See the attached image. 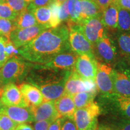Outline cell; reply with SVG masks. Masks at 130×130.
Listing matches in <instances>:
<instances>
[{
    "label": "cell",
    "instance_id": "cell-1",
    "mask_svg": "<svg viewBox=\"0 0 130 130\" xmlns=\"http://www.w3.org/2000/svg\"><path fill=\"white\" fill-rule=\"evenodd\" d=\"M17 51L24 60L37 64H45L59 54L71 51L68 25L46 29Z\"/></svg>",
    "mask_w": 130,
    "mask_h": 130
},
{
    "label": "cell",
    "instance_id": "cell-2",
    "mask_svg": "<svg viewBox=\"0 0 130 130\" xmlns=\"http://www.w3.org/2000/svg\"><path fill=\"white\" fill-rule=\"evenodd\" d=\"M30 64L24 61L22 58L13 56L0 68V81L3 86L14 83L23 79L28 72Z\"/></svg>",
    "mask_w": 130,
    "mask_h": 130
},
{
    "label": "cell",
    "instance_id": "cell-3",
    "mask_svg": "<svg viewBox=\"0 0 130 130\" xmlns=\"http://www.w3.org/2000/svg\"><path fill=\"white\" fill-rule=\"evenodd\" d=\"M101 114L100 105L95 101L76 110L74 119L77 130H98V117Z\"/></svg>",
    "mask_w": 130,
    "mask_h": 130
},
{
    "label": "cell",
    "instance_id": "cell-4",
    "mask_svg": "<svg viewBox=\"0 0 130 130\" xmlns=\"http://www.w3.org/2000/svg\"><path fill=\"white\" fill-rule=\"evenodd\" d=\"M101 106L115 118H123L130 121V96H123L113 93L101 95Z\"/></svg>",
    "mask_w": 130,
    "mask_h": 130
},
{
    "label": "cell",
    "instance_id": "cell-5",
    "mask_svg": "<svg viewBox=\"0 0 130 130\" xmlns=\"http://www.w3.org/2000/svg\"><path fill=\"white\" fill-rule=\"evenodd\" d=\"M69 43L71 51L77 55H87L95 58L93 46L87 39L81 30V26L77 24H68Z\"/></svg>",
    "mask_w": 130,
    "mask_h": 130
},
{
    "label": "cell",
    "instance_id": "cell-6",
    "mask_svg": "<svg viewBox=\"0 0 130 130\" xmlns=\"http://www.w3.org/2000/svg\"><path fill=\"white\" fill-rule=\"evenodd\" d=\"M114 66V92L123 96H130V66L122 60Z\"/></svg>",
    "mask_w": 130,
    "mask_h": 130
},
{
    "label": "cell",
    "instance_id": "cell-7",
    "mask_svg": "<svg viewBox=\"0 0 130 130\" xmlns=\"http://www.w3.org/2000/svg\"><path fill=\"white\" fill-rule=\"evenodd\" d=\"M95 58L108 66H115L117 61V50L115 42L111 38L105 35L98 41L93 46ZM100 62V63H101Z\"/></svg>",
    "mask_w": 130,
    "mask_h": 130
},
{
    "label": "cell",
    "instance_id": "cell-8",
    "mask_svg": "<svg viewBox=\"0 0 130 130\" xmlns=\"http://www.w3.org/2000/svg\"><path fill=\"white\" fill-rule=\"evenodd\" d=\"M101 14L83 21L79 24L84 36L93 46L107 35L105 27L102 22Z\"/></svg>",
    "mask_w": 130,
    "mask_h": 130
},
{
    "label": "cell",
    "instance_id": "cell-9",
    "mask_svg": "<svg viewBox=\"0 0 130 130\" xmlns=\"http://www.w3.org/2000/svg\"><path fill=\"white\" fill-rule=\"evenodd\" d=\"M95 83L97 91L101 95H108L115 93L113 88V68L97 61Z\"/></svg>",
    "mask_w": 130,
    "mask_h": 130
},
{
    "label": "cell",
    "instance_id": "cell-10",
    "mask_svg": "<svg viewBox=\"0 0 130 130\" xmlns=\"http://www.w3.org/2000/svg\"><path fill=\"white\" fill-rule=\"evenodd\" d=\"M84 92L97 93L95 81L82 78L74 69L66 81L64 93L73 96L78 93Z\"/></svg>",
    "mask_w": 130,
    "mask_h": 130
},
{
    "label": "cell",
    "instance_id": "cell-11",
    "mask_svg": "<svg viewBox=\"0 0 130 130\" xmlns=\"http://www.w3.org/2000/svg\"><path fill=\"white\" fill-rule=\"evenodd\" d=\"M49 28L46 25H36L22 29H15L10 35L9 39L16 49L25 45L35 39L41 32Z\"/></svg>",
    "mask_w": 130,
    "mask_h": 130
},
{
    "label": "cell",
    "instance_id": "cell-12",
    "mask_svg": "<svg viewBox=\"0 0 130 130\" xmlns=\"http://www.w3.org/2000/svg\"><path fill=\"white\" fill-rule=\"evenodd\" d=\"M0 101L6 106L28 107L19 87L13 83L4 85L0 89Z\"/></svg>",
    "mask_w": 130,
    "mask_h": 130
},
{
    "label": "cell",
    "instance_id": "cell-13",
    "mask_svg": "<svg viewBox=\"0 0 130 130\" xmlns=\"http://www.w3.org/2000/svg\"><path fill=\"white\" fill-rule=\"evenodd\" d=\"M74 71L82 78L95 81L97 60L87 55L78 56Z\"/></svg>",
    "mask_w": 130,
    "mask_h": 130
},
{
    "label": "cell",
    "instance_id": "cell-14",
    "mask_svg": "<svg viewBox=\"0 0 130 130\" xmlns=\"http://www.w3.org/2000/svg\"><path fill=\"white\" fill-rule=\"evenodd\" d=\"M78 56L72 51L60 53L54 57L49 62L43 64H38L40 67L60 71H72Z\"/></svg>",
    "mask_w": 130,
    "mask_h": 130
},
{
    "label": "cell",
    "instance_id": "cell-15",
    "mask_svg": "<svg viewBox=\"0 0 130 130\" xmlns=\"http://www.w3.org/2000/svg\"><path fill=\"white\" fill-rule=\"evenodd\" d=\"M0 113L6 115L18 123H29L35 122L29 107L6 106L0 101Z\"/></svg>",
    "mask_w": 130,
    "mask_h": 130
},
{
    "label": "cell",
    "instance_id": "cell-16",
    "mask_svg": "<svg viewBox=\"0 0 130 130\" xmlns=\"http://www.w3.org/2000/svg\"><path fill=\"white\" fill-rule=\"evenodd\" d=\"M33 116L35 122L42 121H54L59 118L55 102L53 101H43L37 106L29 107Z\"/></svg>",
    "mask_w": 130,
    "mask_h": 130
},
{
    "label": "cell",
    "instance_id": "cell-17",
    "mask_svg": "<svg viewBox=\"0 0 130 130\" xmlns=\"http://www.w3.org/2000/svg\"><path fill=\"white\" fill-rule=\"evenodd\" d=\"M68 78L57 82L37 86L43 96L44 101H55L64 93V86Z\"/></svg>",
    "mask_w": 130,
    "mask_h": 130
},
{
    "label": "cell",
    "instance_id": "cell-18",
    "mask_svg": "<svg viewBox=\"0 0 130 130\" xmlns=\"http://www.w3.org/2000/svg\"><path fill=\"white\" fill-rule=\"evenodd\" d=\"M19 89L28 107L40 105L44 101L40 90L31 84L23 83L19 86Z\"/></svg>",
    "mask_w": 130,
    "mask_h": 130
},
{
    "label": "cell",
    "instance_id": "cell-19",
    "mask_svg": "<svg viewBox=\"0 0 130 130\" xmlns=\"http://www.w3.org/2000/svg\"><path fill=\"white\" fill-rule=\"evenodd\" d=\"M57 111L60 118L74 119L76 107L72 96L64 93L54 101Z\"/></svg>",
    "mask_w": 130,
    "mask_h": 130
},
{
    "label": "cell",
    "instance_id": "cell-20",
    "mask_svg": "<svg viewBox=\"0 0 130 130\" xmlns=\"http://www.w3.org/2000/svg\"><path fill=\"white\" fill-rule=\"evenodd\" d=\"M102 22L105 28L115 30L118 28V7L115 3L108 6L102 11Z\"/></svg>",
    "mask_w": 130,
    "mask_h": 130
},
{
    "label": "cell",
    "instance_id": "cell-21",
    "mask_svg": "<svg viewBox=\"0 0 130 130\" xmlns=\"http://www.w3.org/2000/svg\"><path fill=\"white\" fill-rule=\"evenodd\" d=\"M81 4V22L102 14V11L94 0H79ZM81 24V23H80Z\"/></svg>",
    "mask_w": 130,
    "mask_h": 130
},
{
    "label": "cell",
    "instance_id": "cell-22",
    "mask_svg": "<svg viewBox=\"0 0 130 130\" xmlns=\"http://www.w3.org/2000/svg\"><path fill=\"white\" fill-rule=\"evenodd\" d=\"M14 23L16 29L28 28L38 24L33 13L27 9L18 14Z\"/></svg>",
    "mask_w": 130,
    "mask_h": 130
},
{
    "label": "cell",
    "instance_id": "cell-23",
    "mask_svg": "<svg viewBox=\"0 0 130 130\" xmlns=\"http://www.w3.org/2000/svg\"><path fill=\"white\" fill-rule=\"evenodd\" d=\"M118 45L122 61L130 66V35L119 34L118 37Z\"/></svg>",
    "mask_w": 130,
    "mask_h": 130
},
{
    "label": "cell",
    "instance_id": "cell-24",
    "mask_svg": "<svg viewBox=\"0 0 130 130\" xmlns=\"http://www.w3.org/2000/svg\"><path fill=\"white\" fill-rule=\"evenodd\" d=\"M68 9L69 14L68 24L81 23V4L79 0H68Z\"/></svg>",
    "mask_w": 130,
    "mask_h": 130
},
{
    "label": "cell",
    "instance_id": "cell-25",
    "mask_svg": "<svg viewBox=\"0 0 130 130\" xmlns=\"http://www.w3.org/2000/svg\"><path fill=\"white\" fill-rule=\"evenodd\" d=\"M97 93L96 92H80L72 96L76 109L83 108L94 102Z\"/></svg>",
    "mask_w": 130,
    "mask_h": 130
},
{
    "label": "cell",
    "instance_id": "cell-26",
    "mask_svg": "<svg viewBox=\"0 0 130 130\" xmlns=\"http://www.w3.org/2000/svg\"><path fill=\"white\" fill-rule=\"evenodd\" d=\"M32 12L35 14L38 24L46 25L49 28H51L50 23L51 18V12L50 6L36 8Z\"/></svg>",
    "mask_w": 130,
    "mask_h": 130
},
{
    "label": "cell",
    "instance_id": "cell-27",
    "mask_svg": "<svg viewBox=\"0 0 130 130\" xmlns=\"http://www.w3.org/2000/svg\"><path fill=\"white\" fill-rule=\"evenodd\" d=\"M118 29L121 31L130 32V10L118 7Z\"/></svg>",
    "mask_w": 130,
    "mask_h": 130
},
{
    "label": "cell",
    "instance_id": "cell-28",
    "mask_svg": "<svg viewBox=\"0 0 130 130\" xmlns=\"http://www.w3.org/2000/svg\"><path fill=\"white\" fill-rule=\"evenodd\" d=\"M18 14L12 9L6 0L0 1V19H7L14 21Z\"/></svg>",
    "mask_w": 130,
    "mask_h": 130
},
{
    "label": "cell",
    "instance_id": "cell-29",
    "mask_svg": "<svg viewBox=\"0 0 130 130\" xmlns=\"http://www.w3.org/2000/svg\"><path fill=\"white\" fill-rule=\"evenodd\" d=\"M15 29L14 21L0 19V36L9 39L10 33Z\"/></svg>",
    "mask_w": 130,
    "mask_h": 130
},
{
    "label": "cell",
    "instance_id": "cell-30",
    "mask_svg": "<svg viewBox=\"0 0 130 130\" xmlns=\"http://www.w3.org/2000/svg\"><path fill=\"white\" fill-rule=\"evenodd\" d=\"M60 4V3H57L56 1L53 0V2L49 5L51 12V18L50 23L51 28H56L61 24L59 19V16H58V7H59Z\"/></svg>",
    "mask_w": 130,
    "mask_h": 130
},
{
    "label": "cell",
    "instance_id": "cell-31",
    "mask_svg": "<svg viewBox=\"0 0 130 130\" xmlns=\"http://www.w3.org/2000/svg\"><path fill=\"white\" fill-rule=\"evenodd\" d=\"M114 130H130V121L123 118H112L111 123L108 125Z\"/></svg>",
    "mask_w": 130,
    "mask_h": 130
},
{
    "label": "cell",
    "instance_id": "cell-32",
    "mask_svg": "<svg viewBox=\"0 0 130 130\" xmlns=\"http://www.w3.org/2000/svg\"><path fill=\"white\" fill-rule=\"evenodd\" d=\"M18 124L6 115L0 113V130H14Z\"/></svg>",
    "mask_w": 130,
    "mask_h": 130
},
{
    "label": "cell",
    "instance_id": "cell-33",
    "mask_svg": "<svg viewBox=\"0 0 130 130\" xmlns=\"http://www.w3.org/2000/svg\"><path fill=\"white\" fill-rule=\"evenodd\" d=\"M6 1L18 14L27 9L28 5L25 0H6Z\"/></svg>",
    "mask_w": 130,
    "mask_h": 130
},
{
    "label": "cell",
    "instance_id": "cell-34",
    "mask_svg": "<svg viewBox=\"0 0 130 130\" xmlns=\"http://www.w3.org/2000/svg\"><path fill=\"white\" fill-rule=\"evenodd\" d=\"M58 16L61 24L62 22H69V14L68 9V0L60 3L58 7Z\"/></svg>",
    "mask_w": 130,
    "mask_h": 130
},
{
    "label": "cell",
    "instance_id": "cell-35",
    "mask_svg": "<svg viewBox=\"0 0 130 130\" xmlns=\"http://www.w3.org/2000/svg\"><path fill=\"white\" fill-rule=\"evenodd\" d=\"M7 39H9L0 36V68L9 59L6 51V44Z\"/></svg>",
    "mask_w": 130,
    "mask_h": 130
},
{
    "label": "cell",
    "instance_id": "cell-36",
    "mask_svg": "<svg viewBox=\"0 0 130 130\" xmlns=\"http://www.w3.org/2000/svg\"><path fill=\"white\" fill-rule=\"evenodd\" d=\"M53 1V0H32L28 4L27 9L32 12L36 8L49 6Z\"/></svg>",
    "mask_w": 130,
    "mask_h": 130
},
{
    "label": "cell",
    "instance_id": "cell-37",
    "mask_svg": "<svg viewBox=\"0 0 130 130\" xmlns=\"http://www.w3.org/2000/svg\"><path fill=\"white\" fill-rule=\"evenodd\" d=\"M60 130H77L74 119L61 118Z\"/></svg>",
    "mask_w": 130,
    "mask_h": 130
},
{
    "label": "cell",
    "instance_id": "cell-38",
    "mask_svg": "<svg viewBox=\"0 0 130 130\" xmlns=\"http://www.w3.org/2000/svg\"><path fill=\"white\" fill-rule=\"evenodd\" d=\"M54 121H42L35 122L34 129L35 130H48L49 126Z\"/></svg>",
    "mask_w": 130,
    "mask_h": 130
},
{
    "label": "cell",
    "instance_id": "cell-39",
    "mask_svg": "<svg viewBox=\"0 0 130 130\" xmlns=\"http://www.w3.org/2000/svg\"><path fill=\"white\" fill-rule=\"evenodd\" d=\"M113 3L118 7L130 10V0H114Z\"/></svg>",
    "mask_w": 130,
    "mask_h": 130
},
{
    "label": "cell",
    "instance_id": "cell-40",
    "mask_svg": "<svg viewBox=\"0 0 130 130\" xmlns=\"http://www.w3.org/2000/svg\"><path fill=\"white\" fill-rule=\"evenodd\" d=\"M94 1L97 3L102 11H103L114 2V0H94Z\"/></svg>",
    "mask_w": 130,
    "mask_h": 130
},
{
    "label": "cell",
    "instance_id": "cell-41",
    "mask_svg": "<svg viewBox=\"0 0 130 130\" xmlns=\"http://www.w3.org/2000/svg\"><path fill=\"white\" fill-rule=\"evenodd\" d=\"M60 127L61 118H59L51 123L48 130H60Z\"/></svg>",
    "mask_w": 130,
    "mask_h": 130
},
{
    "label": "cell",
    "instance_id": "cell-42",
    "mask_svg": "<svg viewBox=\"0 0 130 130\" xmlns=\"http://www.w3.org/2000/svg\"><path fill=\"white\" fill-rule=\"evenodd\" d=\"M14 130H35L34 128L28 123H19Z\"/></svg>",
    "mask_w": 130,
    "mask_h": 130
},
{
    "label": "cell",
    "instance_id": "cell-43",
    "mask_svg": "<svg viewBox=\"0 0 130 130\" xmlns=\"http://www.w3.org/2000/svg\"><path fill=\"white\" fill-rule=\"evenodd\" d=\"M98 130H114L113 129H112L109 126H108L107 125H101L98 126Z\"/></svg>",
    "mask_w": 130,
    "mask_h": 130
},
{
    "label": "cell",
    "instance_id": "cell-44",
    "mask_svg": "<svg viewBox=\"0 0 130 130\" xmlns=\"http://www.w3.org/2000/svg\"><path fill=\"white\" fill-rule=\"evenodd\" d=\"M54 1H56V2L58 3H62L63 2H64L65 1H66V0H54Z\"/></svg>",
    "mask_w": 130,
    "mask_h": 130
},
{
    "label": "cell",
    "instance_id": "cell-45",
    "mask_svg": "<svg viewBox=\"0 0 130 130\" xmlns=\"http://www.w3.org/2000/svg\"><path fill=\"white\" fill-rule=\"evenodd\" d=\"M25 1L26 2H27V3H28V4H29V3H30L31 2L32 0H25Z\"/></svg>",
    "mask_w": 130,
    "mask_h": 130
},
{
    "label": "cell",
    "instance_id": "cell-46",
    "mask_svg": "<svg viewBox=\"0 0 130 130\" xmlns=\"http://www.w3.org/2000/svg\"><path fill=\"white\" fill-rule=\"evenodd\" d=\"M3 85H2V84H1V81H0V89H1V87H3Z\"/></svg>",
    "mask_w": 130,
    "mask_h": 130
},
{
    "label": "cell",
    "instance_id": "cell-47",
    "mask_svg": "<svg viewBox=\"0 0 130 130\" xmlns=\"http://www.w3.org/2000/svg\"><path fill=\"white\" fill-rule=\"evenodd\" d=\"M0 1H1V0H0Z\"/></svg>",
    "mask_w": 130,
    "mask_h": 130
}]
</instances>
